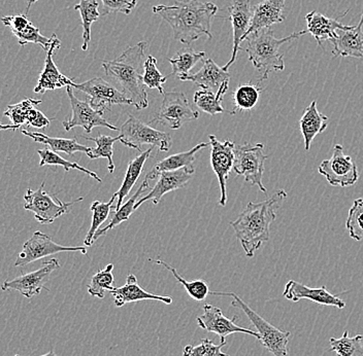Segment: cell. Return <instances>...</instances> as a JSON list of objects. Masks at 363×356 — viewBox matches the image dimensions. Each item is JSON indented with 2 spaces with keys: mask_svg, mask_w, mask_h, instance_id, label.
<instances>
[{
  "mask_svg": "<svg viewBox=\"0 0 363 356\" xmlns=\"http://www.w3.org/2000/svg\"><path fill=\"white\" fill-rule=\"evenodd\" d=\"M228 88L229 81H226L217 92L206 89L197 91L193 97V101L199 110L208 113V115H215L217 113H224L222 101H223L224 95L226 94Z\"/></svg>",
  "mask_w": 363,
  "mask_h": 356,
  "instance_id": "1f68e13d",
  "label": "cell"
},
{
  "mask_svg": "<svg viewBox=\"0 0 363 356\" xmlns=\"http://www.w3.org/2000/svg\"><path fill=\"white\" fill-rule=\"evenodd\" d=\"M38 155H40V166H45V165H50V166H61L65 170V172L70 171V170H79V171L84 172V173L88 174L91 178L96 179L99 183H101V178L97 176L95 172L91 171L87 168L79 166L78 163L69 162V161L65 160L62 156L58 155L55 151H52L50 149H38Z\"/></svg>",
  "mask_w": 363,
  "mask_h": 356,
  "instance_id": "ab89813d",
  "label": "cell"
},
{
  "mask_svg": "<svg viewBox=\"0 0 363 356\" xmlns=\"http://www.w3.org/2000/svg\"><path fill=\"white\" fill-rule=\"evenodd\" d=\"M38 1V0H27V8L24 13H28L29 10H30L31 6H33V4H35V2Z\"/></svg>",
  "mask_w": 363,
  "mask_h": 356,
  "instance_id": "681fc988",
  "label": "cell"
},
{
  "mask_svg": "<svg viewBox=\"0 0 363 356\" xmlns=\"http://www.w3.org/2000/svg\"><path fill=\"white\" fill-rule=\"evenodd\" d=\"M227 11L229 13V21L233 25V47L230 60L222 67L225 71H228L229 68L235 63L238 51L242 50L240 44L244 42L253 15L251 0H233V4L227 8Z\"/></svg>",
  "mask_w": 363,
  "mask_h": 356,
  "instance_id": "e0dca14e",
  "label": "cell"
},
{
  "mask_svg": "<svg viewBox=\"0 0 363 356\" xmlns=\"http://www.w3.org/2000/svg\"><path fill=\"white\" fill-rule=\"evenodd\" d=\"M84 139L90 140V142H95L97 147L92 149V151L88 154V156L91 160L95 159L104 158L108 160V169L110 173L115 171V164H113V144L115 142H120V135L116 137H111V136L101 135L99 137H88V136H82Z\"/></svg>",
  "mask_w": 363,
  "mask_h": 356,
  "instance_id": "74e56055",
  "label": "cell"
},
{
  "mask_svg": "<svg viewBox=\"0 0 363 356\" xmlns=\"http://www.w3.org/2000/svg\"><path fill=\"white\" fill-rule=\"evenodd\" d=\"M194 171V168H181V169L174 170V171L162 172L158 176L157 183L154 185L151 192L136 202L135 210L140 208L143 204L149 201L153 202L155 205H157L162 197L167 195V193L183 189L189 183Z\"/></svg>",
  "mask_w": 363,
  "mask_h": 356,
  "instance_id": "ac0fdd59",
  "label": "cell"
},
{
  "mask_svg": "<svg viewBox=\"0 0 363 356\" xmlns=\"http://www.w3.org/2000/svg\"><path fill=\"white\" fill-rule=\"evenodd\" d=\"M238 316L233 318L224 316L221 309L210 304H204L203 314L197 318V324L199 328L208 333H214L221 338V342H226V337L233 334H246L253 335L256 339L259 340L260 335L258 332L242 328L235 323Z\"/></svg>",
  "mask_w": 363,
  "mask_h": 356,
  "instance_id": "5bb4252c",
  "label": "cell"
},
{
  "mask_svg": "<svg viewBox=\"0 0 363 356\" xmlns=\"http://www.w3.org/2000/svg\"><path fill=\"white\" fill-rule=\"evenodd\" d=\"M23 135L31 138L38 144H44L50 147V149L55 151V153H65L68 156H72L76 153H85L86 155L92 151L91 147H86V145L79 144L78 138L74 136V138L70 139H65V138H54L45 135L44 133L40 132H30V131L22 130Z\"/></svg>",
  "mask_w": 363,
  "mask_h": 356,
  "instance_id": "f1b7e54d",
  "label": "cell"
},
{
  "mask_svg": "<svg viewBox=\"0 0 363 356\" xmlns=\"http://www.w3.org/2000/svg\"><path fill=\"white\" fill-rule=\"evenodd\" d=\"M306 30L292 33L291 35L278 40L274 38V30L263 28L247 36V47L245 51L248 53L249 60L254 67L260 72V81L269 79L274 71H283L285 69L284 56L280 53L281 47L290 40H296L306 34Z\"/></svg>",
  "mask_w": 363,
  "mask_h": 356,
  "instance_id": "277c9868",
  "label": "cell"
},
{
  "mask_svg": "<svg viewBox=\"0 0 363 356\" xmlns=\"http://www.w3.org/2000/svg\"><path fill=\"white\" fill-rule=\"evenodd\" d=\"M116 199H117V195L113 194L108 203H102L101 201L93 202L90 207L91 212H92V224H91L90 230L88 231L87 236L84 240V244L86 246H91L93 244V238L101 228V224L110 217L111 209H112Z\"/></svg>",
  "mask_w": 363,
  "mask_h": 356,
  "instance_id": "f35d334b",
  "label": "cell"
},
{
  "mask_svg": "<svg viewBox=\"0 0 363 356\" xmlns=\"http://www.w3.org/2000/svg\"><path fill=\"white\" fill-rule=\"evenodd\" d=\"M329 119L317 110V102H311L306 108L303 117L299 120L301 134L305 140L306 151H310L311 145L318 134L323 133L328 129Z\"/></svg>",
  "mask_w": 363,
  "mask_h": 356,
  "instance_id": "4316f807",
  "label": "cell"
},
{
  "mask_svg": "<svg viewBox=\"0 0 363 356\" xmlns=\"http://www.w3.org/2000/svg\"><path fill=\"white\" fill-rule=\"evenodd\" d=\"M147 47L146 42H138L127 47L115 60L102 62L106 76L121 86L122 92L138 110H146L149 106L146 86L143 83Z\"/></svg>",
  "mask_w": 363,
  "mask_h": 356,
  "instance_id": "3957f363",
  "label": "cell"
},
{
  "mask_svg": "<svg viewBox=\"0 0 363 356\" xmlns=\"http://www.w3.org/2000/svg\"><path fill=\"white\" fill-rule=\"evenodd\" d=\"M67 92L70 106H72V117H68L62 122L65 130L70 131L76 127H82L87 134L92 132L95 127H106L113 131L120 130L117 127L106 121L102 117L104 112L93 108L89 101H82L77 98L72 86H67Z\"/></svg>",
  "mask_w": 363,
  "mask_h": 356,
  "instance_id": "8fae6325",
  "label": "cell"
},
{
  "mask_svg": "<svg viewBox=\"0 0 363 356\" xmlns=\"http://www.w3.org/2000/svg\"><path fill=\"white\" fill-rule=\"evenodd\" d=\"M331 42L333 45V57L363 58V13L358 25L348 30L339 29Z\"/></svg>",
  "mask_w": 363,
  "mask_h": 356,
  "instance_id": "cb8c5ba5",
  "label": "cell"
},
{
  "mask_svg": "<svg viewBox=\"0 0 363 356\" xmlns=\"http://www.w3.org/2000/svg\"><path fill=\"white\" fill-rule=\"evenodd\" d=\"M286 197L287 193L280 190L267 200L259 203L250 202L238 219L231 222L230 226L249 258H253L256 251L269 241V226L276 219V210L280 207Z\"/></svg>",
  "mask_w": 363,
  "mask_h": 356,
  "instance_id": "7a4b0ae2",
  "label": "cell"
},
{
  "mask_svg": "<svg viewBox=\"0 0 363 356\" xmlns=\"http://www.w3.org/2000/svg\"><path fill=\"white\" fill-rule=\"evenodd\" d=\"M211 294L231 297L233 298L231 306L242 310L245 314L248 316L250 321L255 326L258 334L260 335L259 341L261 344L274 356H289L288 342H289L291 333L279 330L276 326L269 323V321H265L259 314L252 310L235 292H211Z\"/></svg>",
  "mask_w": 363,
  "mask_h": 356,
  "instance_id": "5b68a950",
  "label": "cell"
},
{
  "mask_svg": "<svg viewBox=\"0 0 363 356\" xmlns=\"http://www.w3.org/2000/svg\"><path fill=\"white\" fill-rule=\"evenodd\" d=\"M45 183L38 190H27L24 196V209L33 212L36 221L42 224H53L55 219L68 212L70 206L84 200L83 197L72 202H62L44 190Z\"/></svg>",
  "mask_w": 363,
  "mask_h": 356,
  "instance_id": "ba28073f",
  "label": "cell"
},
{
  "mask_svg": "<svg viewBox=\"0 0 363 356\" xmlns=\"http://www.w3.org/2000/svg\"><path fill=\"white\" fill-rule=\"evenodd\" d=\"M108 292L112 294L116 307L119 308L123 307L125 304L133 303V302L158 301L162 302L167 305H170L174 302L172 297L159 296V294H154L143 289L133 274H129L127 276L126 283L123 287H113Z\"/></svg>",
  "mask_w": 363,
  "mask_h": 356,
  "instance_id": "603a6c76",
  "label": "cell"
},
{
  "mask_svg": "<svg viewBox=\"0 0 363 356\" xmlns=\"http://www.w3.org/2000/svg\"><path fill=\"white\" fill-rule=\"evenodd\" d=\"M199 117V110L193 108L187 96L184 93H164L160 110L156 113L150 124L162 125L172 130H178L187 122L197 120Z\"/></svg>",
  "mask_w": 363,
  "mask_h": 356,
  "instance_id": "52a82bcc",
  "label": "cell"
},
{
  "mask_svg": "<svg viewBox=\"0 0 363 356\" xmlns=\"http://www.w3.org/2000/svg\"><path fill=\"white\" fill-rule=\"evenodd\" d=\"M152 151H153V147H150L146 151H143L140 155L135 156L131 162H129L123 183H122L120 190L115 193L117 195L118 199L116 210L119 209L123 205L124 199L126 198L127 195H129L133 188L135 187L136 181H138L140 174H142L144 165L146 164L147 159L151 156Z\"/></svg>",
  "mask_w": 363,
  "mask_h": 356,
  "instance_id": "f546056e",
  "label": "cell"
},
{
  "mask_svg": "<svg viewBox=\"0 0 363 356\" xmlns=\"http://www.w3.org/2000/svg\"><path fill=\"white\" fill-rule=\"evenodd\" d=\"M52 38H53V42H52L49 51L47 52L45 68L40 72L38 86L33 90L34 93H38V94H44L47 91L61 89V88L67 87V86H72V84H74L72 79L67 78L65 74H61L60 70L58 69L55 62H54V52L60 49L61 42L57 38L56 34H53Z\"/></svg>",
  "mask_w": 363,
  "mask_h": 356,
  "instance_id": "44dd1931",
  "label": "cell"
},
{
  "mask_svg": "<svg viewBox=\"0 0 363 356\" xmlns=\"http://www.w3.org/2000/svg\"><path fill=\"white\" fill-rule=\"evenodd\" d=\"M15 356H21V355H15ZM40 356H57L56 353L54 352L53 350L50 351V352H48L47 355H40Z\"/></svg>",
  "mask_w": 363,
  "mask_h": 356,
  "instance_id": "f907efd6",
  "label": "cell"
},
{
  "mask_svg": "<svg viewBox=\"0 0 363 356\" xmlns=\"http://www.w3.org/2000/svg\"><path fill=\"white\" fill-rule=\"evenodd\" d=\"M346 228L352 239H363V198L356 199L347 217Z\"/></svg>",
  "mask_w": 363,
  "mask_h": 356,
  "instance_id": "ee69618b",
  "label": "cell"
},
{
  "mask_svg": "<svg viewBox=\"0 0 363 356\" xmlns=\"http://www.w3.org/2000/svg\"><path fill=\"white\" fill-rule=\"evenodd\" d=\"M178 79L182 81H192L199 88L217 92L224 83L230 81V74L218 67L213 59H206L196 74H185L178 76Z\"/></svg>",
  "mask_w": 363,
  "mask_h": 356,
  "instance_id": "484cf974",
  "label": "cell"
},
{
  "mask_svg": "<svg viewBox=\"0 0 363 356\" xmlns=\"http://www.w3.org/2000/svg\"><path fill=\"white\" fill-rule=\"evenodd\" d=\"M2 24L11 29V33L18 38V42L21 47L27 44H38L44 51H49L53 38H45L40 33V28L34 26L29 21L26 13L21 15L6 16L1 18Z\"/></svg>",
  "mask_w": 363,
  "mask_h": 356,
  "instance_id": "d6986e66",
  "label": "cell"
},
{
  "mask_svg": "<svg viewBox=\"0 0 363 356\" xmlns=\"http://www.w3.org/2000/svg\"><path fill=\"white\" fill-rule=\"evenodd\" d=\"M318 172L323 176L333 187L348 188L355 185L359 178L357 166L350 156L345 155L342 145L333 147V156L322 161Z\"/></svg>",
  "mask_w": 363,
  "mask_h": 356,
  "instance_id": "30bf717a",
  "label": "cell"
},
{
  "mask_svg": "<svg viewBox=\"0 0 363 356\" xmlns=\"http://www.w3.org/2000/svg\"><path fill=\"white\" fill-rule=\"evenodd\" d=\"M51 120L49 117H45L44 113L40 110H36L33 108V110L29 112L28 115V124L29 126L34 127V128L44 129L45 127L49 126Z\"/></svg>",
  "mask_w": 363,
  "mask_h": 356,
  "instance_id": "7dc6e473",
  "label": "cell"
},
{
  "mask_svg": "<svg viewBox=\"0 0 363 356\" xmlns=\"http://www.w3.org/2000/svg\"><path fill=\"white\" fill-rule=\"evenodd\" d=\"M262 144H246L235 145V164L233 171L238 176H244L247 183L259 188L261 192L267 193L262 183L264 162L269 156L263 153Z\"/></svg>",
  "mask_w": 363,
  "mask_h": 356,
  "instance_id": "9c48e42d",
  "label": "cell"
},
{
  "mask_svg": "<svg viewBox=\"0 0 363 356\" xmlns=\"http://www.w3.org/2000/svg\"><path fill=\"white\" fill-rule=\"evenodd\" d=\"M225 345L226 342H221L220 345H216L210 339H203L199 345L186 346L183 356H229L221 351L222 347Z\"/></svg>",
  "mask_w": 363,
  "mask_h": 356,
  "instance_id": "f6af8a7d",
  "label": "cell"
},
{
  "mask_svg": "<svg viewBox=\"0 0 363 356\" xmlns=\"http://www.w3.org/2000/svg\"><path fill=\"white\" fill-rule=\"evenodd\" d=\"M72 87L85 93L89 97L91 105L101 112L110 110L112 105H133V102L122 91L116 89L101 78H93L82 84L74 83Z\"/></svg>",
  "mask_w": 363,
  "mask_h": 356,
  "instance_id": "7c38bea8",
  "label": "cell"
},
{
  "mask_svg": "<svg viewBox=\"0 0 363 356\" xmlns=\"http://www.w3.org/2000/svg\"><path fill=\"white\" fill-rule=\"evenodd\" d=\"M204 57V52H195L189 47H183L177 53V58L169 59L172 67V76H181L189 74L192 68L197 62L203 60Z\"/></svg>",
  "mask_w": 363,
  "mask_h": 356,
  "instance_id": "8d00e7d4",
  "label": "cell"
},
{
  "mask_svg": "<svg viewBox=\"0 0 363 356\" xmlns=\"http://www.w3.org/2000/svg\"><path fill=\"white\" fill-rule=\"evenodd\" d=\"M59 268H60V264L56 258L45 260L43 267L36 271L25 274V275L13 279V280L4 281L2 283L1 289L17 290L25 298L31 299L34 296H38L43 289L49 290L45 289V285L49 280L51 274Z\"/></svg>",
  "mask_w": 363,
  "mask_h": 356,
  "instance_id": "2e32d148",
  "label": "cell"
},
{
  "mask_svg": "<svg viewBox=\"0 0 363 356\" xmlns=\"http://www.w3.org/2000/svg\"><path fill=\"white\" fill-rule=\"evenodd\" d=\"M262 88L254 84H242L233 93V108L231 115L238 112H247L253 110L259 101Z\"/></svg>",
  "mask_w": 363,
  "mask_h": 356,
  "instance_id": "d6a6232c",
  "label": "cell"
},
{
  "mask_svg": "<svg viewBox=\"0 0 363 356\" xmlns=\"http://www.w3.org/2000/svg\"><path fill=\"white\" fill-rule=\"evenodd\" d=\"M153 13L169 23L174 31V40L183 45H191L201 36L212 40V21L218 13V6L212 2L199 0H176L174 6L158 4L153 6Z\"/></svg>",
  "mask_w": 363,
  "mask_h": 356,
  "instance_id": "6da1fadb",
  "label": "cell"
},
{
  "mask_svg": "<svg viewBox=\"0 0 363 356\" xmlns=\"http://www.w3.org/2000/svg\"><path fill=\"white\" fill-rule=\"evenodd\" d=\"M120 142L130 149L140 151V147L144 144L157 147L160 151H169L172 147V137L169 134L152 128L135 115H128V119L120 128Z\"/></svg>",
  "mask_w": 363,
  "mask_h": 356,
  "instance_id": "8992f818",
  "label": "cell"
},
{
  "mask_svg": "<svg viewBox=\"0 0 363 356\" xmlns=\"http://www.w3.org/2000/svg\"><path fill=\"white\" fill-rule=\"evenodd\" d=\"M306 33H310L316 40L318 45L323 47V42L328 40L333 42L337 36V31L339 29L348 30L353 26H347L342 24L339 19L326 17L323 13H318L316 11H311L306 16Z\"/></svg>",
  "mask_w": 363,
  "mask_h": 356,
  "instance_id": "d4e9b609",
  "label": "cell"
},
{
  "mask_svg": "<svg viewBox=\"0 0 363 356\" xmlns=\"http://www.w3.org/2000/svg\"><path fill=\"white\" fill-rule=\"evenodd\" d=\"M67 251H79L83 255H87V248L84 246L67 247L56 243L49 235L36 231L30 239L27 240L23 245L21 253L16 260V267H24L30 263L47 258V256L55 255L59 253H67Z\"/></svg>",
  "mask_w": 363,
  "mask_h": 356,
  "instance_id": "4fadbf2b",
  "label": "cell"
},
{
  "mask_svg": "<svg viewBox=\"0 0 363 356\" xmlns=\"http://www.w3.org/2000/svg\"><path fill=\"white\" fill-rule=\"evenodd\" d=\"M169 76H163L159 71L157 60L153 56H147L144 63V74H143V83L150 89H157L160 94L164 95L163 84L167 81Z\"/></svg>",
  "mask_w": 363,
  "mask_h": 356,
  "instance_id": "b9f144b4",
  "label": "cell"
},
{
  "mask_svg": "<svg viewBox=\"0 0 363 356\" xmlns=\"http://www.w3.org/2000/svg\"><path fill=\"white\" fill-rule=\"evenodd\" d=\"M208 138H210V145L212 147L211 164L217 176L220 190H221L219 204L221 206H225L227 202L226 181L231 170H233V164H235V144L230 140H225L224 142H220L215 135H210Z\"/></svg>",
  "mask_w": 363,
  "mask_h": 356,
  "instance_id": "9a60e30c",
  "label": "cell"
},
{
  "mask_svg": "<svg viewBox=\"0 0 363 356\" xmlns=\"http://www.w3.org/2000/svg\"><path fill=\"white\" fill-rule=\"evenodd\" d=\"M74 10L79 11L84 29L82 50L87 51L91 40V25L99 21L102 16L99 11V4L97 0H81L79 4L74 6Z\"/></svg>",
  "mask_w": 363,
  "mask_h": 356,
  "instance_id": "836d02e7",
  "label": "cell"
},
{
  "mask_svg": "<svg viewBox=\"0 0 363 356\" xmlns=\"http://www.w3.org/2000/svg\"><path fill=\"white\" fill-rule=\"evenodd\" d=\"M17 129H20L19 127L15 126V125H2L0 124V131L1 130H13L16 131Z\"/></svg>",
  "mask_w": 363,
  "mask_h": 356,
  "instance_id": "c3c4849f",
  "label": "cell"
},
{
  "mask_svg": "<svg viewBox=\"0 0 363 356\" xmlns=\"http://www.w3.org/2000/svg\"><path fill=\"white\" fill-rule=\"evenodd\" d=\"M149 181L150 179L146 178V179L143 181L142 185H140L138 190H136L135 194L133 195L126 203H124L119 209L116 210V212L113 213L112 217H111L110 224H108L106 228L99 229V230L97 231L96 234H95L94 238H93V242L96 241L99 237L106 235L108 231L119 226L120 224L128 221L131 214L135 212V206L136 202L138 201V198L142 196V194L146 193L147 190H149Z\"/></svg>",
  "mask_w": 363,
  "mask_h": 356,
  "instance_id": "4dcf8cb0",
  "label": "cell"
},
{
  "mask_svg": "<svg viewBox=\"0 0 363 356\" xmlns=\"http://www.w3.org/2000/svg\"><path fill=\"white\" fill-rule=\"evenodd\" d=\"M150 260H152V262L159 265V266L164 267L165 269L172 272L174 277L176 278L177 281H179L182 285H183L184 289H185L187 294L191 297L193 300L196 302H203L206 300V297H208V294H211L210 287H208V282H206V280H201V279L193 281L186 280L185 278L182 277L180 274H179V272L177 271L174 267L169 266V265L167 264L164 260H160V258H157V260H152V258H150Z\"/></svg>",
  "mask_w": 363,
  "mask_h": 356,
  "instance_id": "e575fe53",
  "label": "cell"
},
{
  "mask_svg": "<svg viewBox=\"0 0 363 356\" xmlns=\"http://www.w3.org/2000/svg\"><path fill=\"white\" fill-rule=\"evenodd\" d=\"M104 4V11L101 15H108L111 13H121L129 15L135 8L138 0H101Z\"/></svg>",
  "mask_w": 363,
  "mask_h": 356,
  "instance_id": "bcb514c9",
  "label": "cell"
},
{
  "mask_svg": "<svg viewBox=\"0 0 363 356\" xmlns=\"http://www.w3.org/2000/svg\"><path fill=\"white\" fill-rule=\"evenodd\" d=\"M208 145L210 144L201 142V144L195 145L190 151L176 154V155H172L163 159L147 174L146 178L151 180V179L157 178L162 172L174 171V170H179L181 168H194L193 164L195 162V154L201 151V149H206Z\"/></svg>",
  "mask_w": 363,
  "mask_h": 356,
  "instance_id": "83f0119b",
  "label": "cell"
},
{
  "mask_svg": "<svg viewBox=\"0 0 363 356\" xmlns=\"http://www.w3.org/2000/svg\"><path fill=\"white\" fill-rule=\"evenodd\" d=\"M113 265L108 264L106 269L97 272L92 278H91L90 285H88V292L92 297H96L99 299H104L106 297V292H110L113 287H116L115 279H113Z\"/></svg>",
  "mask_w": 363,
  "mask_h": 356,
  "instance_id": "60d3db41",
  "label": "cell"
},
{
  "mask_svg": "<svg viewBox=\"0 0 363 356\" xmlns=\"http://www.w3.org/2000/svg\"><path fill=\"white\" fill-rule=\"evenodd\" d=\"M283 294L287 300L294 302V303L306 299V300H311L314 303L320 304V305L331 306L337 309H344L346 307V303L339 297L330 294L325 287L311 289L303 283L294 280H290L286 285Z\"/></svg>",
  "mask_w": 363,
  "mask_h": 356,
  "instance_id": "ffe728a7",
  "label": "cell"
},
{
  "mask_svg": "<svg viewBox=\"0 0 363 356\" xmlns=\"http://www.w3.org/2000/svg\"><path fill=\"white\" fill-rule=\"evenodd\" d=\"M363 335H349V331H345L339 339L330 338V350L337 356H363Z\"/></svg>",
  "mask_w": 363,
  "mask_h": 356,
  "instance_id": "d590c367",
  "label": "cell"
},
{
  "mask_svg": "<svg viewBox=\"0 0 363 356\" xmlns=\"http://www.w3.org/2000/svg\"><path fill=\"white\" fill-rule=\"evenodd\" d=\"M286 0H263L253 8L251 24L245 35L244 40L250 34L263 28H269L272 25L285 21L284 8Z\"/></svg>",
  "mask_w": 363,
  "mask_h": 356,
  "instance_id": "7402d4cb",
  "label": "cell"
},
{
  "mask_svg": "<svg viewBox=\"0 0 363 356\" xmlns=\"http://www.w3.org/2000/svg\"><path fill=\"white\" fill-rule=\"evenodd\" d=\"M42 101H35V99L27 98L13 105H9L4 110V115L9 117L13 125L21 128L24 125L28 124L29 112L35 108L38 104L42 103Z\"/></svg>",
  "mask_w": 363,
  "mask_h": 356,
  "instance_id": "7bdbcfd3",
  "label": "cell"
}]
</instances>
